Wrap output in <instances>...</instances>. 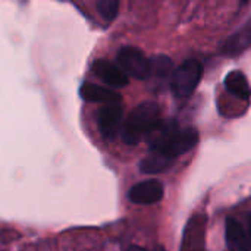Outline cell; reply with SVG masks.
<instances>
[{"label":"cell","mask_w":251,"mask_h":251,"mask_svg":"<svg viewBox=\"0 0 251 251\" xmlns=\"http://www.w3.org/2000/svg\"><path fill=\"white\" fill-rule=\"evenodd\" d=\"M146 138L150 151H157L174 162L199 143V132L194 128L179 129L175 121H160Z\"/></svg>","instance_id":"obj_1"},{"label":"cell","mask_w":251,"mask_h":251,"mask_svg":"<svg viewBox=\"0 0 251 251\" xmlns=\"http://www.w3.org/2000/svg\"><path fill=\"white\" fill-rule=\"evenodd\" d=\"M203 75V66L196 59H187L179 65L171 78V88L178 99L190 97L197 88Z\"/></svg>","instance_id":"obj_3"},{"label":"cell","mask_w":251,"mask_h":251,"mask_svg":"<svg viewBox=\"0 0 251 251\" xmlns=\"http://www.w3.org/2000/svg\"><path fill=\"white\" fill-rule=\"evenodd\" d=\"M122 107L115 104L103 106L97 113V125L100 129V134L106 140H113L118 132L122 129Z\"/></svg>","instance_id":"obj_5"},{"label":"cell","mask_w":251,"mask_h":251,"mask_svg":"<svg viewBox=\"0 0 251 251\" xmlns=\"http://www.w3.org/2000/svg\"><path fill=\"white\" fill-rule=\"evenodd\" d=\"M125 251H146L143 247H138V246H131V247H128Z\"/></svg>","instance_id":"obj_16"},{"label":"cell","mask_w":251,"mask_h":251,"mask_svg":"<svg viewBox=\"0 0 251 251\" xmlns=\"http://www.w3.org/2000/svg\"><path fill=\"white\" fill-rule=\"evenodd\" d=\"M99 13L101 15V18L107 22H112L119 12V1L118 0H99L96 3Z\"/></svg>","instance_id":"obj_14"},{"label":"cell","mask_w":251,"mask_h":251,"mask_svg":"<svg viewBox=\"0 0 251 251\" xmlns=\"http://www.w3.org/2000/svg\"><path fill=\"white\" fill-rule=\"evenodd\" d=\"M94 74L107 85L115 88H122L128 85V76L115 63L106 59H99L93 65Z\"/></svg>","instance_id":"obj_7"},{"label":"cell","mask_w":251,"mask_h":251,"mask_svg":"<svg viewBox=\"0 0 251 251\" xmlns=\"http://www.w3.org/2000/svg\"><path fill=\"white\" fill-rule=\"evenodd\" d=\"M153 251H166V250H165V249H163L162 246H157V247H156V249H154Z\"/></svg>","instance_id":"obj_18"},{"label":"cell","mask_w":251,"mask_h":251,"mask_svg":"<svg viewBox=\"0 0 251 251\" xmlns=\"http://www.w3.org/2000/svg\"><path fill=\"white\" fill-rule=\"evenodd\" d=\"M225 237H226L228 249L231 251H251L249 235L237 219L226 218Z\"/></svg>","instance_id":"obj_10"},{"label":"cell","mask_w":251,"mask_h":251,"mask_svg":"<svg viewBox=\"0 0 251 251\" xmlns=\"http://www.w3.org/2000/svg\"><path fill=\"white\" fill-rule=\"evenodd\" d=\"M247 235H249V243H250V250H251V213L249 215V232H247Z\"/></svg>","instance_id":"obj_15"},{"label":"cell","mask_w":251,"mask_h":251,"mask_svg":"<svg viewBox=\"0 0 251 251\" xmlns=\"http://www.w3.org/2000/svg\"><path fill=\"white\" fill-rule=\"evenodd\" d=\"M160 122V109L153 101L138 104L122 125L121 135L126 144H137L146 138Z\"/></svg>","instance_id":"obj_2"},{"label":"cell","mask_w":251,"mask_h":251,"mask_svg":"<svg viewBox=\"0 0 251 251\" xmlns=\"http://www.w3.org/2000/svg\"><path fill=\"white\" fill-rule=\"evenodd\" d=\"M119 68L128 75L137 79H149L150 75V59L146 54L132 46H125L118 53Z\"/></svg>","instance_id":"obj_4"},{"label":"cell","mask_w":251,"mask_h":251,"mask_svg":"<svg viewBox=\"0 0 251 251\" xmlns=\"http://www.w3.org/2000/svg\"><path fill=\"white\" fill-rule=\"evenodd\" d=\"M226 90L241 100H249L251 97V88L246 75L241 71H232L225 76Z\"/></svg>","instance_id":"obj_12"},{"label":"cell","mask_w":251,"mask_h":251,"mask_svg":"<svg viewBox=\"0 0 251 251\" xmlns=\"http://www.w3.org/2000/svg\"><path fill=\"white\" fill-rule=\"evenodd\" d=\"M128 199L135 204H153L163 199V185L156 179H149L135 184L129 193Z\"/></svg>","instance_id":"obj_6"},{"label":"cell","mask_w":251,"mask_h":251,"mask_svg":"<svg viewBox=\"0 0 251 251\" xmlns=\"http://www.w3.org/2000/svg\"><path fill=\"white\" fill-rule=\"evenodd\" d=\"M174 74V65L169 56L157 54L150 59V75L149 79L153 81L156 88L162 90L166 82H171Z\"/></svg>","instance_id":"obj_8"},{"label":"cell","mask_w":251,"mask_h":251,"mask_svg":"<svg viewBox=\"0 0 251 251\" xmlns=\"http://www.w3.org/2000/svg\"><path fill=\"white\" fill-rule=\"evenodd\" d=\"M172 165V160L165 157L163 154L157 151H150L141 162H140V171L147 175H154L159 172H163Z\"/></svg>","instance_id":"obj_13"},{"label":"cell","mask_w":251,"mask_h":251,"mask_svg":"<svg viewBox=\"0 0 251 251\" xmlns=\"http://www.w3.org/2000/svg\"><path fill=\"white\" fill-rule=\"evenodd\" d=\"M251 46V18L237 29L222 46V51L228 56H238Z\"/></svg>","instance_id":"obj_9"},{"label":"cell","mask_w":251,"mask_h":251,"mask_svg":"<svg viewBox=\"0 0 251 251\" xmlns=\"http://www.w3.org/2000/svg\"><path fill=\"white\" fill-rule=\"evenodd\" d=\"M184 251H203V249H193V247H184Z\"/></svg>","instance_id":"obj_17"},{"label":"cell","mask_w":251,"mask_h":251,"mask_svg":"<svg viewBox=\"0 0 251 251\" xmlns=\"http://www.w3.org/2000/svg\"><path fill=\"white\" fill-rule=\"evenodd\" d=\"M79 94L85 101H91V103L115 104L121 101V96L116 91L97 85V84H91V82H84L79 90Z\"/></svg>","instance_id":"obj_11"}]
</instances>
